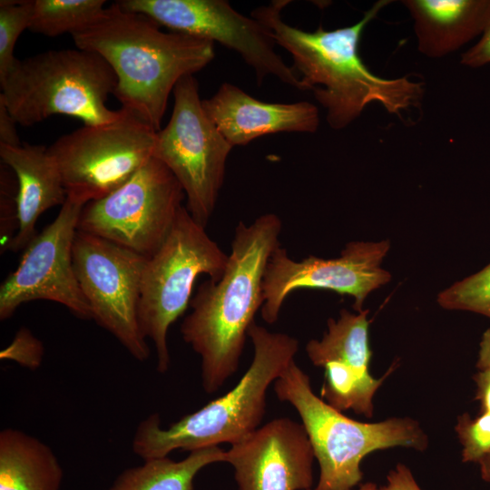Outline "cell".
Masks as SVG:
<instances>
[{
    "label": "cell",
    "instance_id": "3957f363",
    "mask_svg": "<svg viewBox=\"0 0 490 490\" xmlns=\"http://www.w3.org/2000/svg\"><path fill=\"white\" fill-rule=\"evenodd\" d=\"M72 36L77 48L100 54L112 67L117 78L113 95L122 108L157 132L177 83L215 56L211 41L164 32L150 17L117 3Z\"/></svg>",
    "mask_w": 490,
    "mask_h": 490
},
{
    "label": "cell",
    "instance_id": "4316f807",
    "mask_svg": "<svg viewBox=\"0 0 490 490\" xmlns=\"http://www.w3.org/2000/svg\"><path fill=\"white\" fill-rule=\"evenodd\" d=\"M480 35L477 43L461 55L463 65L478 68L490 64V15Z\"/></svg>",
    "mask_w": 490,
    "mask_h": 490
},
{
    "label": "cell",
    "instance_id": "30bf717a",
    "mask_svg": "<svg viewBox=\"0 0 490 490\" xmlns=\"http://www.w3.org/2000/svg\"><path fill=\"white\" fill-rule=\"evenodd\" d=\"M184 198L172 172L152 156L122 186L85 204L77 230L149 258L169 234Z\"/></svg>",
    "mask_w": 490,
    "mask_h": 490
},
{
    "label": "cell",
    "instance_id": "d4e9b609",
    "mask_svg": "<svg viewBox=\"0 0 490 490\" xmlns=\"http://www.w3.org/2000/svg\"><path fill=\"white\" fill-rule=\"evenodd\" d=\"M455 431L461 445L463 463L478 465L490 456V414L479 413L473 417L463 413L457 416Z\"/></svg>",
    "mask_w": 490,
    "mask_h": 490
},
{
    "label": "cell",
    "instance_id": "5b68a950",
    "mask_svg": "<svg viewBox=\"0 0 490 490\" xmlns=\"http://www.w3.org/2000/svg\"><path fill=\"white\" fill-rule=\"evenodd\" d=\"M280 401L298 412L319 465L314 490H352L362 478V460L369 454L394 447L423 452L428 436L411 417L361 422L345 416L311 387L309 377L293 360L274 382Z\"/></svg>",
    "mask_w": 490,
    "mask_h": 490
},
{
    "label": "cell",
    "instance_id": "7c38bea8",
    "mask_svg": "<svg viewBox=\"0 0 490 490\" xmlns=\"http://www.w3.org/2000/svg\"><path fill=\"white\" fill-rule=\"evenodd\" d=\"M123 9L142 14L159 25L218 42L237 52L255 72L259 84L272 75L303 92L300 80L275 51L270 30L237 12L224 0H121Z\"/></svg>",
    "mask_w": 490,
    "mask_h": 490
},
{
    "label": "cell",
    "instance_id": "484cf974",
    "mask_svg": "<svg viewBox=\"0 0 490 490\" xmlns=\"http://www.w3.org/2000/svg\"><path fill=\"white\" fill-rule=\"evenodd\" d=\"M44 348L27 328H22L16 333L13 342L1 351V358H10L23 366L35 368L41 363Z\"/></svg>",
    "mask_w": 490,
    "mask_h": 490
},
{
    "label": "cell",
    "instance_id": "f546056e",
    "mask_svg": "<svg viewBox=\"0 0 490 490\" xmlns=\"http://www.w3.org/2000/svg\"><path fill=\"white\" fill-rule=\"evenodd\" d=\"M475 385V399L480 405V413L490 414V369H481L473 376Z\"/></svg>",
    "mask_w": 490,
    "mask_h": 490
},
{
    "label": "cell",
    "instance_id": "52a82bcc",
    "mask_svg": "<svg viewBox=\"0 0 490 490\" xmlns=\"http://www.w3.org/2000/svg\"><path fill=\"white\" fill-rule=\"evenodd\" d=\"M227 262L228 255L182 206L161 247L147 258L142 276L139 325L154 345L158 372L169 369L167 333L190 305L196 279L205 274L219 280Z\"/></svg>",
    "mask_w": 490,
    "mask_h": 490
},
{
    "label": "cell",
    "instance_id": "7a4b0ae2",
    "mask_svg": "<svg viewBox=\"0 0 490 490\" xmlns=\"http://www.w3.org/2000/svg\"><path fill=\"white\" fill-rule=\"evenodd\" d=\"M280 218L265 213L249 225L240 221L221 278L203 281L183 318V340L201 358L204 391L213 394L239 368L248 330L263 304L262 283L273 251L279 246Z\"/></svg>",
    "mask_w": 490,
    "mask_h": 490
},
{
    "label": "cell",
    "instance_id": "d6986e66",
    "mask_svg": "<svg viewBox=\"0 0 490 490\" xmlns=\"http://www.w3.org/2000/svg\"><path fill=\"white\" fill-rule=\"evenodd\" d=\"M414 20L417 48L443 57L481 34L490 15V0H405Z\"/></svg>",
    "mask_w": 490,
    "mask_h": 490
},
{
    "label": "cell",
    "instance_id": "44dd1931",
    "mask_svg": "<svg viewBox=\"0 0 490 490\" xmlns=\"http://www.w3.org/2000/svg\"><path fill=\"white\" fill-rule=\"evenodd\" d=\"M224 453L214 446L191 451L181 461L168 456L144 460L123 470L106 490H193L196 475L206 466L224 462Z\"/></svg>",
    "mask_w": 490,
    "mask_h": 490
},
{
    "label": "cell",
    "instance_id": "2e32d148",
    "mask_svg": "<svg viewBox=\"0 0 490 490\" xmlns=\"http://www.w3.org/2000/svg\"><path fill=\"white\" fill-rule=\"evenodd\" d=\"M314 459L304 426L288 417L270 420L224 453L239 490L311 489Z\"/></svg>",
    "mask_w": 490,
    "mask_h": 490
},
{
    "label": "cell",
    "instance_id": "8992f818",
    "mask_svg": "<svg viewBox=\"0 0 490 490\" xmlns=\"http://www.w3.org/2000/svg\"><path fill=\"white\" fill-rule=\"evenodd\" d=\"M0 84V101L23 126L54 114L75 117L84 125L108 123L122 114V108L111 110L106 103L117 84L113 70L87 50H49L16 59Z\"/></svg>",
    "mask_w": 490,
    "mask_h": 490
},
{
    "label": "cell",
    "instance_id": "9c48e42d",
    "mask_svg": "<svg viewBox=\"0 0 490 490\" xmlns=\"http://www.w3.org/2000/svg\"><path fill=\"white\" fill-rule=\"evenodd\" d=\"M157 131L122 108L113 122L83 125L47 148L67 196L84 204L102 199L130 180L152 156Z\"/></svg>",
    "mask_w": 490,
    "mask_h": 490
},
{
    "label": "cell",
    "instance_id": "6da1fadb",
    "mask_svg": "<svg viewBox=\"0 0 490 490\" xmlns=\"http://www.w3.org/2000/svg\"><path fill=\"white\" fill-rule=\"evenodd\" d=\"M391 1L379 0L357 23L334 30L319 26L307 32L285 23L281 11L289 1L274 0L251 12L264 24L276 44L292 57L294 72L303 92L311 91L327 111V122L335 130L348 126L372 102H378L389 113H402L420 105L421 83L407 76L387 79L373 74L358 53L365 27Z\"/></svg>",
    "mask_w": 490,
    "mask_h": 490
},
{
    "label": "cell",
    "instance_id": "ba28073f",
    "mask_svg": "<svg viewBox=\"0 0 490 490\" xmlns=\"http://www.w3.org/2000/svg\"><path fill=\"white\" fill-rule=\"evenodd\" d=\"M172 93V113L157 132L153 157L172 172L184 191L188 211L206 227L233 147L206 113L193 75L182 77Z\"/></svg>",
    "mask_w": 490,
    "mask_h": 490
},
{
    "label": "cell",
    "instance_id": "603a6c76",
    "mask_svg": "<svg viewBox=\"0 0 490 490\" xmlns=\"http://www.w3.org/2000/svg\"><path fill=\"white\" fill-rule=\"evenodd\" d=\"M437 303L445 309L468 311L490 318V262L442 290Z\"/></svg>",
    "mask_w": 490,
    "mask_h": 490
},
{
    "label": "cell",
    "instance_id": "4dcf8cb0",
    "mask_svg": "<svg viewBox=\"0 0 490 490\" xmlns=\"http://www.w3.org/2000/svg\"><path fill=\"white\" fill-rule=\"evenodd\" d=\"M475 366L477 370L490 369V328L482 335Z\"/></svg>",
    "mask_w": 490,
    "mask_h": 490
},
{
    "label": "cell",
    "instance_id": "8fae6325",
    "mask_svg": "<svg viewBox=\"0 0 490 490\" xmlns=\"http://www.w3.org/2000/svg\"><path fill=\"white\" fill-rule=\"evenodd\" d=\"M146 260L100 237L78 230L75 234L74 271L93 319L141 362L150 357L138 319Z\"/></svg>",
    "mask_w": 490,
    "mask_h": 490
},
{
    "label": "cell",
    "instance_id": "9a60e30c",
    "mask_svg": "<svg viewBox=\"0 0 490 490\" xmlns=\"http://www.w3.org/2000/svg\"><path fill=\"white\" fill-rule=\"evenodd\" d=\"M368 315V309H342L337 319H328L320 339L307 343L306 353L314 366L324 369L321 398L338 411L371 418L374 397L391 371L378 378L370 373Z\"/></svg>",
    "mask_w": 490,
    "mask_h": 490
},
{
    "label": "cell",
    "instance_id": "277c9868",
    "mask_svg": "<svg viewBox=\"0 0 490 490\" xmlns=\"http://www.w3.org/2000/svg\"><path fill=\"white\" fill-rule=\"evenodd\" d=\"M248 337L254 347V357L234 387L165 428L161 426L159 414L150 415L134 432V454L149 460L168 456L174 450L191 452L221 443L233 445L260 427L268 388L295 360L299 341L286 333L271 332L255 321L249 328Z\"/></svg>",
    "mask_w": 490,
    "mask_h": 490
},
{
    "label": "cell",
    "instance_id": "d6a6232c",
    "mask_svg": "<svg viewBox=\"0 0 490 490\" xmlns=\"http://www.w3.org/2000/svg\"><path fill=\"white\" fill-rule=\"evenodd\" d=\"M309 490H314V489H309ZM357 490H381V488L380 486H378L373 482H367L365 484H362Z\"/></svg>",
    "mask_w": 490,
    "mask_h": 490
},
{
    "label": "cell",
    "instance_id": "e0dca14e",
    "mask_svg": "<svg viewBox=\"0 0 490 490\" xmlns=\"http://www.w3.org/2000/svg\"><path fill=\"white\" fill-rule=\"evenodd\" d=\"M202 106L232 147L278 132H315L319 124L318 110L313 103H265L229 83L202 100Z\"/></svg>",
    "mask_w": 490,
    "mask_h": 490
},
{
    "label": "cell",
    "instance_id": "f1b7e54d",
    "mask_svg": "<svg viewBox=\"0 0 490 490\" xmlns=\"http://www.w3.org/2000/svg\"><path fill=\"white\" fill-rule=\"evenodd\" d=\"M15 121L5 104L0 101V144L21 145Z\"/></svg>",
    "mask_w": 490,
    "mask_h": 490
},
{
    "label": "cell",
    "instance_id": "83f0119b",
    "mask_svg": "<svg viewBox=\"0 0 490 490\" xmlns=\"http://www.w3.org/2000/svg\"><path fill=\"white\" fill-rule=\"evenodd\" d=\"M380 488L381 490H422L411 469L402 463H397L388 472L386 484Z\"/></svg>",
    "mask_w": 490,
    "mask_h": 490
},
{
    "label": "cell",
    "instance_id": "7402d4cb",
    "mask_svg": "<svg viewBox=\"0 0 490 490\" xmlns=\"http://www.w3.org/2000/svg\"><path fill=\"white\" fill-rule=\"evenodd\" d=\"M104 0H34L29 30L46 36L71 34L92 24Z\"/></svg>",
    "mask_w": 490,
    "mask_h": 490
},
{
    "label": "cell",
    "instance_id": "ffe728a7",
    "mask_svg": "<svg viewBox=\"0 0 490 490\" xmlns=\"http://www.w3.org/2000/svg\"><path fill=\"white\" fill-rule=\"evenodd\" d=\"M63 477L46 444L18 429L0 432V490H59Z\"/></svg>",
    "mask_w": 490,
    "mask_h": 490
},
{
    "label": "cell",
    "instance_id": "1f68e13d",
    "mask_svg": "<svg viewBox=\"0 0 490 490\" xmlns=\"http://www.w3.org/2000/svg\"><path fill=\"white\" fill-rule=\"evenodd\" d=\"M477 466L482 480L490 484V456L485 458Z\"/></svg>",
    "mask_w": 490,
    "mask_h": 490
},
{
    "label": "cell",
    "instance_id": "5bb4252c",
    "mask_svg": "<svg viewBox=\"0 0 490 490\" xmlns=\"http://www.w3.org/2000/svg\"><path fill=\"white\" fill-rule=\"evenodd\" d=\"M85 204L68 197L56 218L25 247L17 268L0 286V319L11 318L24 303L45 299L67 308L82 319H93L75 275L73 247Z\"/></svg>",
    "mask_w": 490,
    "mask_h": 490
},
{
    "label": "cell",
    "instance_id": "4fadbf2b",
    "mask_svg": "<svg viewBox=\"0 0 490 490\" xmlns=\"http://www.w3.org/2000/svg\"><path fill=\"white\" fill-rule=\"evenodd\" d=\"M389 249L387 240L352 241L337 258L310 255L298 261L279 246L264 273L262 319L268 324L275 323L285 299L300 289H328L348 295L354 299L355 310H363L368 296L391 279L390 272L381 267Z\"/></svg>",
    "mask_w": 490,
    "mask_h": 490
},
{
    "label": "cell",
    "instance_id": "ac0fdd59",
    "mask_svg": "<svg viewBox=\"0 0 490 490\" xmlns=\"http://www.w3.org/2000/svg\"><path fill=\"white\" fill-rule=\"evenodd\" d=\"M0 158L17 181V228L6 247L16 252L24 250L36 235L39 217L52 207L62 206L67 192L57 164L45 146L0 144Z\"/></svg>",
    "mask_w": 490,
    "mask_h": 490
},
{
    "label": "cell",
    "instance_id": "cb8c5ba5",
    "mask_svg": "<svg viewBox=\"0 0 490 490\" xmlns=\"http://www.w3.org/2000/svg\"><path fill=\"white\" fill-rule=\"evenodd\" d=\"M33 1H0V83L16 61L14 49L20 34L29 28Z\"/></svg>",
    "mask_w": 490,
    "mask_h": 490
}]
</instances>
